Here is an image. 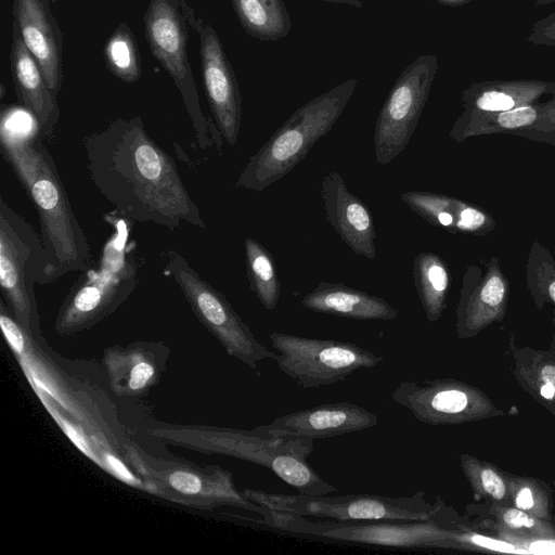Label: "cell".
I'll return each instance as SVG.
<instances>
[{"mask_svg": "<svg viewBox=\"0 0 555 555\" xmlns=\"http://www.w3.org/2000/svg\"><path fill=\"white\" fill-rule=\"evenodd\" d=\"M391 399L418 422L429 425L463 424L496 412L479 389L452 378L402 380Z\"/></svg>", "mask_w": 555, "mask_h": 555, "instance_id": "cell-12", "label": "cell"}, {"mask_svg": "<svg viewBox=\"0 0 555 555\" xmlns=\"http://www.w3.org/2000/svg\"><path fill=\"white\" fill-rule=\"evenodd\" d=\"M436 70V55H421L403 69L393 83L375 122L374 147L378 164L392 162L410 142Z\"/></svg>", "mask_w": 555, "mask_h": 555, "instance_id": "cell-11", "label": "cell"}, {"mask_svg": "<svg viewBox=\"0 0 555 555\" xmlns=\"http://www.w3.org/2000/svg\"><path fill=\"white\" fill-rule=\"evenodd\" d=\"M269 340L279 352L273 358L279 369L305 389L343 382L356 371L384 361L383 356L348 341L278 332L270 333Z\"/></svg>", "mask_w": 555, "mask_h": 555, "instance_id": "cell-8", "label": "cell"}, {"mask_svg": "<svg viewBox=\"0 0 555 555\" xmlns=\"http://www.w3.org/2000/svg\"><path fill=\"white\" fill-rule=\"evenodd\" d=\"M517 367L527 370L530 372L529 380H533L537 385L548 384L555 389V363L543 361L537 364H532L528 370L517 364Z\"/></svg>", "mask_w": 555, "mask_h": 555, "instance_id": "cell-32", "label": "cell"}, {"mask_svg": "<svg viewBox=\"0 0 555 555\" xmlns=\"http://www.w3.org/2000/svg\"><path fill=\"white\" fill-rule=\"evenodd\" d=\"M460 460L462 470L475 494L498 502L508 500L506 479L493 466L469 454H462Z\"/></svg>", "mask_w": 555, "mask_h": 555, "instance_id": "cell-23", "label": "cell"}, {"mask_svg": "<svg viewBox=\"0 0 555 555\" xmlns=\"http://www.w3.org/2000/svg\"><path fill=\"white\" fill-rule=\"evenodd\" d=\"M114 235L98 269H90L69 289L56 319L60 332L90 325L117 308L138 285L139 262L130 244Z\"/></svg>", "mask_w": 555, "mask_h": 555, "instance_id": "cell-7", "label": "cell"}, {"mask_svg": "<svg viewBox=\"0 0 555 555\" xmlns=\"http://www.w3.org/2000/svg\"><path fill=\"white\" fill-rule=\"evenodd\" d=\"M504 298V284L498 276L491 278L480 293V300L489 306H499Z\"/></svg>", "mask_w": 555, "mask_h": 555, "instance_id": "cell-33", "label": "cell"}, {"mask_svg": "<svg viewBox=\"0 0 555 555\" xmlns=\"http://www.w3.org/2000/svg\"><path fill=\"white\" fill-rule=\"evenodd\" d=\"M199 55L206 96L222 138L237 142L242 121V96L232 65L223 44L210 23L196 17Z\"/></svg>", "mask_w": 555, "mask_h": 555, "instance_id": "cell-13", "label": "cell"}, {"mask_svg": "<svg viewBox=\"0 0 555 555\" xmlns=\"http://www.w3.org/2000/svg\"><path fill=\"white\" fill-rule=\"evenodd\" d=\"M163 258L164 272L175 280L197 318L222 343L229 354L255 370L259 361L274 358L275 353L255 337L227 298L205 281L182 255L169 249Z\"/></svg>", "mask_w": 555, "mask_h": 555, "instance_id": "cell-9", "label": "cell"}, {"mask_svg": "<svg viewBox=\"0 0 555 555\" xmlns=\"http://www.w3.org/2000/svg\"><path fill=\"white\" fill-rule=\"evenodd\" d=\"M477 106L483 111L504 112L513 108L515 102L512 96L499 91H488L478 98Z\"/></svg>", "mask_w": 555, "mask_h": 555, "instance_id": "cell-30", "label": "cell"}, {"mask_svg": "<svg viewBox=\"0 0 555 555\" xmlns=\"http://www.w3.org/2000/svg\"><path fill=\"white\" fill-rule=\"evenodd\" d=\"M508 499L513 505L542 520H548V496L545 490L533 479L505 478Z\"/></svg>", "mask_w": 555, "mask_h": 555, "instance_id": "cell-24", "label": "cell"}, {"mask_svg": "<svg viewBox=\"0 0 555 555\" xmlns=\"http://www.w3.org/2000/svg\"><path fill=\"white\" fill-rule=\"evenodd\" d=\"M90 179L114 211L173 231L183 222L206 229L175 160L146 131L140 116L116 118L82 140Z\"/></svg>", "mask_w": 555, "mask_h": 555, "instance_id": "cell-1", "label": "cell"}, {"mask_svg": "<svg viewBox=\"0 0 555 555\" xmlns=\"http://www.w3.org/2000/svg\"><path fill=\"white\" fill-rule=\"evenodd\" d=\"M300 304L314 312L358 321H389L398 317V310L384 298L344 283L321 282Z\"/></svg>", "mask_w": 555, "mask_h": 555, "instance_id": "cell-18", "label": "cell"}, {"mask_svg": "<svg viewBox=\"0 0 555 555\" xmlns=\"http://www.w3.org/2000/svg\"><path fill=\"white\" fill-rule=\"evenodd\" d=\"M38 135L1 130L0 149L39 217L43 264L38 284L53 282L90 264L88 237L76 218L53 157Z\"/></svg>", "mask_w": 555, "mask_h": 555, "instance_id": "cell-2", "label": "cell"}, {"mask_svg": "<svg viewBox=\"0 0 555 555\" xmlns=\"http://www.w3.org/2000/svg\"><path fill=\"white\" fill-rule=\"evenodd\" d=\"M537 117V113L529 106H521L504 111L499 115V122L505 128H517L531 124Z\"/></svg>", "mask_w": 555, "mask_h": 555, "instance_id": "cell-29", "label": "cell"}, {"mask_svg": "<svg viewBox=\"0 0 555 555\" xmlns=\"http://www.w3.org/2000/svg\"><path fill=\"white\" fill-rule=\"evenodd\" d=\"M105 461L107 466L112 469V472L119 477L121 480L135 485L138 480L127 469V467L114 455H106Z\"/></svg>", "mask_w": 555, "mask_h": 555, "instance_id": "cell-36", "label": "cell"}, {"mask_svg": "<svg viewBox=\"0 0 555 555\" xmlns=\"http://www.w3.org/2000/svg\"><path fill=\"white\" fill-rule=\"evenodd\" d=\"M155 374L154 366L145 361L138 362L130 371L128 380L131 390H141L152 379Z\"/></svg>", "mask_w": 555, "mask_h": 555, "instance_id": "cell-31", "label": "cell"}, {"mask_svg": "<svg viewBox=\"0 0 555 555\" xmlns=\"http://www.w3.org/2000/svg\"><path fill=\"white\" fill-rule=\"evenodd\" d=\"M12 25L10 67L17 100L33 116L38 134L50 138L61 116L56 95L48 86L14 21Z\"/></svg>", "mask_w": 555, "mask_h": 555, "instance_id": "cell-17", "label": "cell"}, {"mask_svg": "<svg viewBox=\"0 0 555 555\" xmlns=\"http://www.w3.org/2000/svg\"><path fill=\"white\" fill-rule=\"evenodd\" d=\"M232 5L241 26L253 38L276 41L291 31L283 0H232Z\"/></svg>", "mask_w": 555, "mask_h": 555, "instance_id": "cell-19", "label": "cell"}, {"mask_svg": "<svg viewBox=\"0 0 555 555\" xmlns=\"http://www.w3.org/2000/svg\"><path fill=\"white\" fill-rule=\"evenodd\" d=\"M320 194L325 218L334 231L358 256L376 257V232L367 206L351 193L343 177L330 170L322 178Z\"/></svg>", "mask_w": 555, "mask_h": 555, "instance_id": "cell-16", "label": "cell"}, {"mask_svg": "<svg viewBox=\"0 0 555 555\" xmlns=\"http://www.w3.org/2000/svg\"><path fill=\"white\" fill-rule=\"evenodd\" d=\"M376 414L350 402L325 403L273 420L255 430L268 437L332 438L376 426Z\"/></svg>", "mask_w": 555, "mask_h": 555, "instance_id": "cell-14", "label": "cell"}, {"mask_svg": "<svg viewBox=\"0 0 555 555\" xmlns=\"http://www.w3.org/2000/svg\"><path fill=\"white\" fill-rule=\"evenodd\" d=\"M330 3H337V4H348L356 9H361L362 3L360 0H322Z\"/></svg>", "mask_w": 555, "mask_h": 555, "instance_id": "cell-38", "label": "cell"}, {"mask_svg": "<svg viewBox=\"0 0 555 555\" xmlns=\"http://www.w3.org/2000/svg\"><path fill=\"white\" fill-rule=\"evenodd\" d=\"M243 493L269 509L334 521L425 520L438 508V502L430 504L424 491L399 498L377 494H284L253 489H245Z\"/></svg>", "mask_w": 555, "mask_h": 555, "instance_id": "cell-6", "label": "cell"}, {"mask_svg": "<svg viewBox=\"0 0 555 555\" xmlns=\"http://www.w3.org/2000/svg\"><path fill=\"white\" fill-rule=\"evenodd\" d=\"M539 395L545 400H553L555 398V389L548 384L538 386Z\"/></svg>", "mask_w": 555, "mask_h": 555, "instance_id": "cell-37", "label": "cell"}, {"mask_svg": "<svg viewBox=\"0 0 555 555\" xmlns=\"http://www.w3.org/2000/svg\"><path fill=\"white\" fill-rule=\"evenodd\" d=\"M504 539L509 540L522 553L555 554V538H524L503 531Z\"/></svg>", "mask_w": 555, "mask_h": 555, "instance_id": "cell-28", "label": "cell"}, {"mask_svg": "<svg viewBox=\"0 0 555 555\" xmlns=\"http://www.w3.org/2000/svg\"><path fill=\"white\" fill-rule=\"evenodd\" d=\"M196 17L185 0H150L143 16L145 38L181 94L198 147L221 152L222 135L202 111L188 56L189 30L194 29Z\"/></svg>", "mask_w": 555, "mask_h": 555, "instance_id": "cell-5", "label": "cell"}, {"mask_svg": "<svg viewBox=\"0 0 555 555\" xmlns=\"http://www.w3.org/2000/svg\"><path fill=\"white\" fill-rule=\"evenodd\" d=\"M485 216L479 210L474 208H463L461 218L457 222V228L461 230H474L479 228L485 222Z\"/></svg>", "mask_w": 555, "mask_h": 555, "instance_id": "cell-34", "label": "cell"}, {"mask_svg": "<svg viewBox=\"0 0 555 555\" xmlns=\"http://www.w3.org/2000/svg\"><path fill=\"white\" fill-rule=\"evenodd\" d=\"M413 278L428 321H437L444 308V296L449 286L444 263L431 253H421L413 261Z\"/></svg>", "mask_w": 555, "mask_h": 555, "instance_id": "cell-20", "label": "cell"}, {"mask_svg": "<svg viewBox=\"0 0 555 555\" xmlns=\"http://www.w3.org/2000/svg\"><path fill=\"white\" fill-rule=\"evenodd\" d=\"M0 326L12 350L21 354L26 347L24 326L9 314L3 301L0 304Z\"/></svg>", "mask_w": 555, "mask_h": 555, "instance_id": "cell-26", "label": "cell"}, {"mask_svg": "<svg viewBox=\"0 0 555 555\" xmlns=\"http://www.w3.org/2000/svg\"><path fill=\"white\" fill-rule=\"evenodd\" d=\"M43 264L40 233L0 197V286L8 307L24 326L37 324L35 284Z\"/></svg>", "mask_w": 555, "mask_h": 555, "instance_id": "cell-10", "label": "cell"}, {"mask_svg": "<svg viewBox=\"0 0 555 555\" xmlns=\"http://www.w3.org/2000/svg\"><path fill=\"white\" fill-rule=\"evenodd\" d=\"M167 480L171 488L185 495H198L203 488H208L198 475L188 470H173L168 474Z\"/></svg>", "mask_w": 555, "mask_h": 555, "instance_id": "cell-27", "label": "cell"}, {"mask_svg": "<svg viewBox=\"0 0 555 555\" xmlns=\"http://www.w3.org/2000/svg\"><path fill=\"white\" fill-rule=\"evenodd\" d=\"M56 421L60 423V426L64 430V433L67 435V437L89 457L94 459V455L91 452L90 447L83 439L82 435L79 434L77 429H75L70 424H68L66 421L55 416Z\"/></svg>", "mask_w": 555, "mask_h": 555, "instance_id": "cell-35", "label": "cell"}, {"mask_svg": "<svg viewBox=\"0 0 555 555\" xmlns=\"http://www.w3.org/2000/svg\"><path fill=\"white\" fill-rule=\"evenodd\" d=\"M14 22L55 95L63 86V33L50 0H14Z\"/></svg>", "mask_w": 555, "mask_h": 555, "instance_id": "cell-15", "label": "cell"}, {"mask_svg": "<svg viewBox=\"0 0 555 555\" xmlns=\"http://www.w3.org/2000/svg\"><path fill=\"white\" fill-rule=\"evenodd\" d=\"M106 67L118 79L133 83L142 76L140 52L133 31L127 22H120L103 49Z\"/></svg>", "mask_w": 555, "mask_h": 555, "instance_id": "cell-22", "label": "cell"}, {"mask_svg": "<svg viewBox=\"0 0 555 555\" xmlns=\"http://www.w3.org/2000/svg\"><path fill=\"white\" fill-rule=\"evenodd\" d=\"M244 246L249 287L266 309L273 310L281 295L274 258L253 237L245 238Z\"/></svg>", "mask_w": 555, "mask_h": 555, "instance_id": "cell-21", "label": "cell"}, {"mask_svg": "<svg viewBox=\"0 0 555 555\" xmlns=\"http://www.w3.org/2000/svg\"><path fill=\"white\" fill-rule=\"evenodd\" d=\"M550 295L555 302V282H553L550 286Z\"/></svg>", "mask_w": 555, "mask_h": 555, "instance_id": "cell-39", "label": "cell"}, {"mask_svg": "<svg viewBox=\"0 0 555 555\" xmlns=\"http://www.w3.org/2000/svg\"><path fill=\"white\" fill-rule=\"evenodd\" d=\"M496 519L504 531L524 538L554 537V530L542 520L515 506L494 507Z\"/></svg>", "mask_w": 555, "mask_h": 555, "instance_id": "cell-25", "label": "cell"}, {"mask_svg": "<svg viewBox=\"0 0 555 555\" xmlns=\"http://www.w3.org/2000/svg\"><path fill=\"white\" fill-rule=\"evenodd\" d=\"M441 512L439 502L436 513L425 520L334 521L269 509L262 522L274 531L311 541L397 548L463 547V532L443 525Z\"/></svg>", "mask_w": 555, "mask_h": 555, "instance_id": "cell-4", "label": "cell"}, {"mask_svg": "<svg viewBox=\"0 0 555 555\" xmlns=\"http://www.w3.org/2000/svg\"><path fill=\"white\" fill-rule=\"evenodd\" d=\"M357 83L348 79L298 108L249 157L235 186L261 192L291 172L334 127Z\"/></svg>", "mask_w": 555, "mask_h": 555, "instance_id": "cell-3", "label": "cell"}]
</instances>
